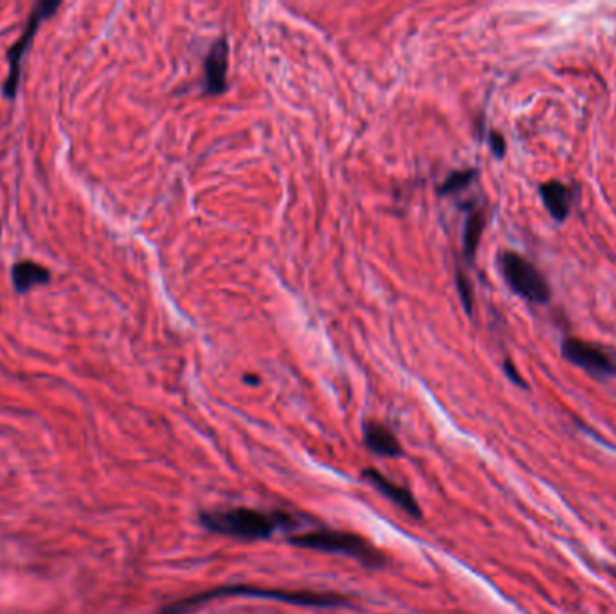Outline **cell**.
<instances>
[{"label":"cell","instance_id":"1","mask_svg":"<svg viewBox=\"0 0 616 614\" xmlns=\"http://www.w3.org/2000/svg\"><path fill=\"white\" fill-rule=\"evenodd\" d=\"M222 596H251V598H264L283 601L291 605H303V607H342L350 605V600L342 594L335 593H319V591H289V589H267V587H253V585H225L215 587L193 596H188L181 601H175L163 609V614H188L195 607L222 598Z\"/></svg>","mask_w":616,"mask_h":614},{"label":"cell","instance_id":"2","mask_svg":"<svg viewBox=\"0 0 616 614\" xmlns=\"http://www.w3.org/2000/svg\"><path fill=\"white\" fill-rule=\"evenodd\" d=\"M200 521L209 532L245 541L269 539L278 530L292 525V519L285 514H271L251 509L206 512L200 516Z\"/></svg>","mask_w":616,"mask_h":614},{"label":"cell","instance_id":"3","mask_svg":"<svg viewBox=\"0 0 616 614\" xmlns=\"http://www.w3.org/2000/svg\"><path fill=\"white\" fill-rule=\"evenodd\" d=\"M291 543L294 546H300L305 550L351 557V559H355L366 566L379 568L383 564V555L372 544L364 541L362 537H359L355 534H348V532L316 530V532H307V534L296 535L291 539Z\"/></svg>","mask_w":616,"mask_h":614},{"label":"cell","instance_id":"4","mask_svg":"<svg viewBox=\"0 0 616 614\" xmlns=\"http://www.w3.org/2000/svg\"><path fill=\"white\" fill-rule=\"evenodd\" d=\"M500 269L509 287L523 299L544 305L550 299V287L539 269L525 257L507 251L500 255Z\"/></svg>","mask_w":616,"mask_h":614},{"label":"cell","instance_id":"5","mask_svg":"<svg viewBox=\"0 0 616 614\" xmlns=\"http://www.w3.org/2000/svg\"><path fill=\"white\" fill-rule=\"evenodd\" d=\"M58 8H60L58 3H38L28 19V24H26L22 37L10 49V53H8L10 71H8V78L4 81V87H3V94L8 99L17 97L19 85H21V74H22V60H24L28 49L31 47V42L38 31V26L42 24V21L55 15V12H58Z\"/></svg>","mask_w":616,"mask_h":614},{"label":"cell","instance_id":"6","mask_svg":"<svg viewBox=\"0 0 616 614\" xmlns=\"http://www.w3.org/2000/svg\"><path fill=\"white\" fill-rule=\"evenodd\" d=\"M562 355L568 362L575 364L580 370L589 374L595 379H611L616 377V360L609 355V351L595 342H587L582 339H564L562 341Z\"/></svg>","mask_w":616,"mask_h":614},{"label":"cell","instance_id":"7","mask_svg":"<svg viewBox=\"0 0 616 614\" xmlns=\"http://www.w3.org/2000/svg\"><path fill=\"white\" fill-rule=\"evenodd\" d=\"M362 475H364L369 483H372L383 496H386L390 501H393L397 507H401L406 514H409V516H413V517H420V516H422V514H420L418 503L415 501L413 494L409 492L408 488H404V486L393 483L392 479H388L384 474H381V472L376 470V468H366V470L362 472Z\"/></svg>","mask_w":616,"mask_h":614},{"label":"cell","instance_id":"8","mask_svg":"<svg viewBox=\"0 0 616 614\" xmlns=\"http://www.w3.org/2000/svg\"><path fill=\"white\" fill-rule=\"evenodd\" d=\"M227 63H229V46L225 38H218L207 53L204 74H206V92L222 94L227 87Z\"/></svg>","mask_w":616,"mask_h":614},{"label":"cell","instance_id":"9","mask_svg":"<svg viewBox=\"0 0 616 614\" xmlns=\"http://www.w3.org/2000/svg\"><path fill=\"white\" fill-rule=\"evenodd\" d=\"M539 193L550 214L557 222H564L573 206V191L559 181H550L539 188Z\"/></svg>","mask_w":616,"mask_h":614},{"label":"cell","instance_id":"10","mask_svg":"<svg viewBox=\"0 0 616 614\" xmlns=\"http://www.w3.org/2000/svg\"><path fill=\"white\" fill-rule=\"evenodd\" d=\"M364 443L372 452L386 456V458H395L402 454V449L395 434L388 427L377 422H367L364 425Z\"/></svg>","mask_w":616,"mask_h":614},{"label":"cell","instance_id":"11","mask_svg":"<svg viewBox=\"0 0 616 614\" xmlns=\"http://www.w3.org/2000/svg\"><path fill=\"white\" fill-rule=\"evenodd\" d=\"M12 280H13L15 290L19 294H26V292L33 290V287H37V285L49 283L51 273L44 265L31 262V260H26V262H19L13 265Z\"/></svg>","mask_w":616,"mask_h":614},{"label":"cell","instance_id":"12","mask_svg":"<svg viewBox=\"0 0 616 614\" xmlns=\"http://www.w3.org/2000/svg\"><path fill=\"white\" fill-rule=\"evenodd\" d=\"M483 225H485L483 213L476 211V209L470 211L467 216V222H465V231H463V253L468 260H472L476 251H477Z\"/></svg>","mask_w":616,"mask_h":614},{"label":"cell","instance_id":"13","mask_svg":"<svg viewBox=\"0 0 616 614\" xmlns=\"http://www.w3.org/2000/svg\"><path fill=\"white\" fill-rule=\"evenodd\" d=\"M476 170H461V172H454L451 173L443 184L438 188L440 195H449V193H456L463 188H467L474 179H476Z\"/></svg>","mask_w":616,"mask_h":614},{"label":"cell","instance_id":"14","mask_svg":"<svg viewBox=\"0 0 616 614\" xmlns=\"http://www.w3.org/2000/svg\"><path fill=\"white\" fill-rule=\"evenodd\" d=\"M456 283H458V290H460L461 301L465 305V310L470 314L472 312V290H470V285H468V282L465 280V276L461 273H458Z\"/></svg>","mask_w":616,"mask_h":614},{"label":"cell","instance_id":"15","mask_svg":"<svg viewBox=\"0 0 616 614\" xmlns=\"http://www.w3.org/2000/svg\"><path fill=\"white\" fill-rule=\"evenodd\" d=\"M488 143L492 152H494L498 157H503L507 152V145H505V138L500 132H490L488 134Z\"/></svg>","mask_w":616,"mask_h":614},{"label":"cell","instance_id":"16","mask_svg":"<svg viewBox=\"0 0 616 614\" xmlns=\"http://www.w3.org/2000/svg\"><path fill=\"white\" fill-rule=\"evenodd\" d=\"M505 372L509 374V377L516 383V384H519V386H525V383H523V379L519 377V374L514 370V366H512V362H505Z\"/></svg>","mask_w":616,"mask_h":614},{"label":"cell","instance_id":"17","mask_svg":"<svg viewBox=\"0 0 616 614\" xmlns=\"http://www.w3.org/2000/svg\"><path fill=\"white\" fill-rule=\"evenodd\" d=\"M245 381H248V383H253V384H257V383H258L257 379H251V377H245Z\"/></svg>","mask_w":616,"mask_h":614}]
</instances>
